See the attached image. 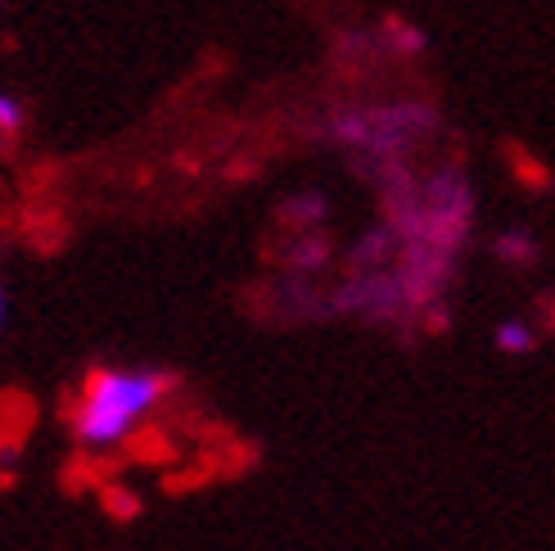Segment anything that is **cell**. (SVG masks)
<instances>
[{
  "label": "cell",
  "instance_id": "obj_1",
  "mask_svg": "<svg viewBox=\"0 0 555 551\" xmlns=\"http://www.w3.org/2000/svg\"><path fill=\"white\" fill-rule=\"evenodd\" d=\"M172 394V375L154 367H95L73 398V438L91 452H114L141 430L163 398Z\"/></svg>",
  "mask_w": 555,
  "mask_h": 551
},
{
  "label": "cell",
  "instance_id": "obj_2",
  "mask_svg": "<svg viewBox=\"0 0 555 551\" xmlns=\"http://www.w3.org/2000/svg\"><path fill=\"white\" fill-rule=\"evenodd\" d=\"M429 127H434L429 104H384V108H352V114H339L330 131H335L344 145L371 150L375 158L388 163Z\"/></svg>",
  "mask_w": 555,
  "mask_h": 551
},
{
  "label": "cell",
  "instance_id": "obj_3",
  "mask_svg": "<svg viewBox=\"0 0 555 551\" xmlns=\"http://www.w3.org/2000/svg\"><path fill=\"white\" fill-rule=\"evenodd\" d=\"M492 258L502 262V267H538V258H542V244L529 235V231H502L492 240Z\"/></svg>",
  "mask_w": 555,
  "mask_h": 551
},
{
  "label": "cell",
  "instance_id": "obj_4",
  "mask_svg": "<svg viewBox=\"0 0 555 551\" xmlns=\"http://www.w3.org/2000/svg\"><path fill=\"white\" fill-rule=\"evenodd\" d=\"M492 344H496V353H506V357H524V353L538 348V330L529 321H519V317H506L502 325L492 330Z\"/></svg>",
  "mask_w": 555,
  "mask_h": 551
},
{
  "label": "cell",
  "instance_id": "obj_5",
  "mask_svg": "<svg viewBox=\"0 0 555 551\" xmlns=\"http://www.w3.org/2000/svg\"><path fill=\"white\" fill-rule=\"evenodd\" d=\"M289 262H294V267H302V271L325 267V262H330V240H325V235H317V231H298V244H294Z\"/></svg>",
  "mask_w": 555,
  "mask_h": 551
},
{
  "label": "cell",
  "instance_id": "obj_6",
  "mask_svg": "<svg viewBox=\"0 0 555 551\" xmlns=\"http://www.w3.org/2000/svg\"><path fill=\"white\" fill-rule=\"evenodd\" d=\"M285 222H298V231H317L325 222V200L321 195H298L285 204Z\"/></svg>",
  "mask_w": 555,
  "mask_h": 551
},
{
  "label": "cell",
  "instance_id": "obj_7",
  "mask_svg": "<svg viewBox=\"0 0 555 551\" xmlns=\"http://www.w3.org/2000/svg\"><path fill=\"white\" fill-rule=\"evenodd\" d=\"M104 511L108 515H118V520H135V515H141V498H135V492L131 488H104Z\"/></svg>",
  "mask_w": 555,
  "mask_h": 551
},
{
  "label": "cell",
  "instance_id": "obj_8",
  "mask_svg": "<svg viewBox=\"0 0 555 551\" xmlns=\"http://www.w3.org/2000/svg\"><path fill=\"white\" fill-rule=\"evenodd\" d=\"M23 131V104L14 95H0V141H14Z\"/></svg>",
  "mask_w": 555,
  "mask_h": 551
},
{
  "label": "cell",
  "instance_id": "obj_9",
  "mask_svg": "<svg viewBox=\"0 0 555 551\" xmlns=\"http://www.w3.org/2000/svg\"><path fill=\"white\" fill-rule=\"evenodd\" d=\"M5 312H10V303H5V285H0V330H5Z\"/></svg>",
  "mask_w": 555,
  "mask_h": 551
},
{
  "label": "cell",
  "instance_id": "obj_10",
  "mask_svg": "<svg viewBox=\"0 0 555 551\" xmlns=\"http://www.w3.org/2000/svg\"><path fill=\"white\" fill-rule=\"evenodd\" d=\"M551 317H555V298H551Z\"/></svg>",
  "mask_w": 555,
  "mask_h": 551
}]
</instances>
